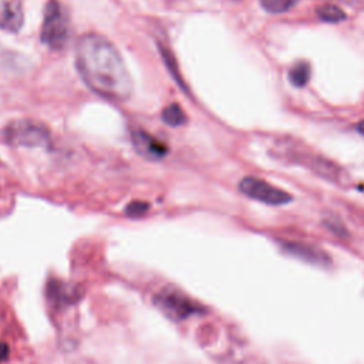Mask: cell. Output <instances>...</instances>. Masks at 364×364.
I'll return each mask as SVG.
<instances>
[{
    "label": "cell",
    "mask_w": 364,
    "mask_h": 364,
    "mask_svg": "<svg viewBox=\"0 0 364 364\" xmlns=\"http://www.w3.org/2000/svg\"><path fill=\"white\" fill-rule=\"evenodd\" d=\"M316 13H317L320 20L328 21V23H337V21H341V20L346 18V13L340 7H337L334 4L318 6Z\"/></svg>",
    "instance_id": "10"
},
{
    "label": "cell",
    "mask_w": 364,
    "mask_h": 364,
    "mask_svg": "<svg viewBox=\"0 0 364 364\" xmlns=\"http://www.w3.org/2000/svg\"><path fill=\"white\" fill-rule=\"evenodd\" d=\"M131 139L138 155L148 161H159L168 154V146L142 128H134L131 131Z\"/></svg>",
    "instance_id": "5"
},
{
    "label": "cell",
    "mask_w": 364,
    "mask_h": 364,
    "mask_svg": "<svg viewBox=\"0 0 364 364\" xmlns=\"http://www.w3.org/2000/svg\"><path fill=\"white\" fill-rule=\"evenodd\" d=\"M4 136L9 144L17 146H44L50 141L48 128L33 119L14 121L4 129Z\"/></svg>",
    "instance_id": "3"
},
{
    "label": "cell",
    "mask_w": 364,
    "mask_h": 364,
    "mask_svg": "<svg viewBox=\"0 0 364 364\" xmlns=\"http://www.w3.org/2000/svg\"><path fill=\"white\" fill-rule=\"evenodd\" d=\"M149 205L146 202H142V200H134L131 202L127 208H125V213L128 216H132V218H136V216H141L144 215L146 210H148Z\"/></svg>",
    "instance_id": "14"
},
{
    "label": "cell",
    "mask_w": 364,
    "mask_h": 364,
    "mask_svg": "<svg viewBox=\"0 0 364 364\" xmlns=\"http://www.w3.org/2000/svg\"><path fill=\"white\" fill-rule=\"evenodd\" d=\"M239 189L246 196L260 200L267 205H284L289 203L293 198L286 191H282L263 179H257L255 176H246L240 181Z\"/></svg>",
    "instance_id": "4"
},
{
    "label": "cell",
    "mask_w": 364,
    "mask_h": 364,
    "mask_svg": "<svg viewBox=\"0 0 364 364\" xmlns=\"http://www.w3.org/2000/svg\"><path fill=\"white\" fill-rule=\"evenodd\" d=\"M357 131H358L361 135H364V119L357 124Z\"/></svg>",
    "instance_id": "15"
},
{
    "label": "cell",
    "mask_w": 364,
    "mask_h": 364,
    "mask_svg": "<svg viewBox=\"0 0 364 364\" xmlns=\"http://www.w3.org/2000/svg\"><path fill=\"white\" fill-rule=\"evenodd\" d=\"M24 23L23 6L18 0H0V30L16 33Z\"/></svg>",
    "instance_id": "7"
},
{
    "label": "cell",
    "mask_w": 364,
    "mask_h": 364,
    "mask_svg": "<svg viewBox=\"0 0 364 364\" xmlns=\"http://www.w3.org/2000/svg\"><path fill=\"white\" fill-rule=\"evenodd\" d=\"M186 114L179 104H169L162 109V121L169 127H181L186 124Z\"/></svg>",
    "instance_id": "8"
},
{
    "label": "cell",
    "mask_w": 364,
    "mask_h": 364,
    "mask_svg": "<svg viewBox=\"0 0 364 364\" xmlns=\"http://www.w3.org/2000/svg\"><path fill=\"white\" fill-rule=\"evenodd\" d=\"M299 0H260L262 7L269 13H283L291 9Z\"/></svg>",
    "instance_id": "11"
},
{
    "label": "cell",
    "mask_w": 364,
    "mask_h": 364,
    "mask_svg": "<svg viewBox=\"0 0 364 364\" xmlns=\"http://www.w3.org/2000/svg\"><path fill=\"white\" fill-rule=\"evenodd\" d=\"M68 31V17L63 6L55 0H50L44 9L41 41L53 50H61L67 44Z\"/></svg>",
    "instance_id": "2"
},
{
    "label": "cell",
    "mask_w": 364,
    "mask_h": 364,
    "mask_svg": "<svg viewBox=\"0 0 364 364\" xmlns=\"http://www.w3.org/2000/svg\"><path fill=\"white\" fill-rule=\"evenodd\" d=\"M294 255L297 253H304V255H307V259L309 260H318L320 262V252L317 253V250L316 249H313V247H310V246H301V245H299V243H291V245H289L287 246Z\"/></svg>",
    "instance_id": "13"
},
{
    "label": "cell",
    "mask_w": 364,
    "mask_h": 364,
    "mask_svg": "<svg viewBox=\"0 0 364 364\" xmlns=\"http://www.w3.org/2000/svg\"><path fill=\"white\" fill-rule=\"evenodd\" d=\"M289 80L294 87H304L310 80V65L306 61L296 63L289 71Z\"/></svg>",
    "instance_id": "9"
},
{
    "label": "cell",
    "mask_w": 364,
    "mask_h": 364,
    "mask_svg": "<svg viewBox=\"0 0 364 364\" xmlns=\"http://www.w3.org/2000/svg\"><path fill=\"white\" fill-rule=\"evenodd\" d=\"M159 50H161V54H162V57H164L165 65L168 67L169 73L172 74V77L175 78V81H178L179 87H182V88H183V81H182L181 75H179V71H178V65H176V63H175V58H173V55H172V54L169 53V50H168V48H165V47H161V46H159Z\"/></svg>",
    "instance_id": "12"
},
{
    "label": "cell",
    "mask_w": 364,
    "mask_h": 364,
    "mask_svg": "<svg viewBox=\"0 0 364 364\" xmlns=\"http://www.w3.org/2000/svg\"><path fill=\"white\" fill-rule=\"evenodd\" d=\"M155 303L169 316L176 318H185L198 311V307L183 294L176 290H164L155 299Z\"/></svg>",
    "instance_id": "6"
},
{
    "label": "cell",
    "mask_w": 364,
    "mask_h": 364,
    "mask_svg": "<svg viewBox=\"0 0 364 364\" xmlns=\"http://www.w3.org/2000/svg\"><path fill=\"white\" fill-rule=\"evenodd\" d=\"M75 65L84 82L100 97L117 102L131 97L129 71L117 47L104 36L88 33L78 38Z\"/></svg>",
    "instance_id": "1"
}]
</instances>
